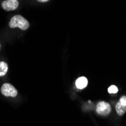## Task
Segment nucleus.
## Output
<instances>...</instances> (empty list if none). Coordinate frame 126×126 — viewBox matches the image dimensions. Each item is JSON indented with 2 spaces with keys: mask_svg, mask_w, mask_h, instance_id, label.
Instances as JSON below:
<instances>
[{
  "mask_svg": "<svg viewBox=\"0 0 126 126\" xmlns=\"http://www.w3.org/2000/svg\"><path fill=\"white\" fill-rule=\"evenodd\" d=\"M30 24L27 19L21 15H15L9 22L10 28H20L22 30H26L29 28Z\"/></svg>",
  "mask_w": 126,
  "mask_h": 126,
  "instance_id": "obj_1",
  "label": "nucleus"
},
{
  "mask_svg": "<svg viewBox=\"0 0 126 126\" xmlns=\"http://www.w3.org/2000/svg\"><path fill=\"white\" fill-rule=\"evenodd\" d=\"M96 112L100 116H107L111 112V107L107 102L100 101L96 106Z\"/></svg>",
  "mask_w": 126,
  "mask_h": 126,
  "instance_id": "obj_2",
  "label": "nucleus"
},
{
  "mask_svg": "<svg viewBox=\"0 0 126 126\" xmlns=\"http://www.w3.org/2000/svg\"><path fill=\"white\" fill-rule=\"evenodd\" d=\"M1 92L3 95L6 97H15L17 95V89L9 83H5L1 88Z\"/></svg>",
  "mask_w": 126,
  "mask_h": 126,
  "instance_id": "obj_3",
  "label": "nucleus"
},
{
  "mask_svg": "<svg viewBox=\"0 0 126 126\" xmlns=\"http://www.w3.org/2000/svg\"><path fill=\"white\" fill-rule=\"evenodd\" d=\"M19 2L17 0H5L2 2V7L5 11H10L17 8Z\"/></svg>",
  "mask_w": 126,
  "mask_h": 126,
  "instance_id": "obj_4",
  "label": "nucleus"
},
{
  "mask_svg": "<svg viewBox=\"0 0 126 126\" xmlns=\"http://www.w3.org/2000/svg\"><path fill=\"white\" fill-rule=\"evenodd\" d=\"M76 88H78L79 89L85 88L88 85V79H87V78H85L84 76L79 78L76 80Z\"/></svg>",
  "mask_w": 126,
  "mask_h": 126,
  "instance_id": "obj_5",
  "label": "nucleus"
},
{
  "mask_svg": "<svg viewBox=\"0 0 126 126\" xmlns=\"http://www.w3.org/2000/svg\"><path fill=\"white\" fill-rule=\"evenodd\" d=\"M116 112L119 116H122L126 112V107L123 106L119 102H118L116 105Z\"/></svg>",
  "mask_w": 126,
  "mask_h": 126,
  "instance_id": "obj_6",
  "label": "nucleus"
},
{
  "mask_svg": "<svg viewBox=\"0 0 126 126\" xmlns=\"http://www.w3.org/2000/svg\"><path fill=\"white\" fill-rule=\"evenodd\" d=\"M8 72V64L5 62H0V76H5Z\"/></svg>",
  "mask_w": 126,
  "mask_h": 126,
  "instance_id": "obj_7",
  "label": "nucleus"
},
{
  "mask_svg": "<svg viewBox=\"0 0 126 126\" xmlns=\"http://www.w3.org/2000/svg\"><path fill=\"white\" fill-rule=\"evenodd\" d=\"M108 92L110 94H116L118 92V88L115 85H111L108 88Z\"/></svg>",
  "mask_w": 126,
  "mask_h": 126,
  "instance_id": "obj_8",
  "label": "nucleus"
},
{
  "mask_svg": "<svg viewBox=\"0 0 126 126\" xmlns=\"http://www.w3.org/2000/svg\"><path fill=\"white\" fill-rule=\"evenodd\" d=\"M121 104H122L123 106H125L126 107V96H122L121 98H120V100H119V101Z\"/></svg>",
  "mask_w": 126,
  "mask_h": 126,
  "instance_id": "obj_9",
  "label": "nucleus"
},
{
  "mask_svg": "<svg viewBox=\"0 0 126 126\" xmlns=\"http://www.w3.org/2000/svg\"><path fill=\"white\" fill-rule=\"evenodd\" d=\"M37 1L39 2H48L49 0H37Z\"/></svg>",
  "mask_w": 126,
  "mask_h": 126,
  "instance_id": "obj_10",
  "label": "nucleus"
},
{
  "mask_svg": "<svg viewBox=\"0 0 126 126\" xmlns=\"http://www.w3.org/2000/svg\"><path fill=\"white\" fill-rule=\"evenodd\" d=\"M0 48H1V45H0Z\"/></svg>",
  "mask_w": 126,
  "mask_h": 126,
  "instance_id": "obj_11",
  "label": "nucleus"
}]
</instances>
